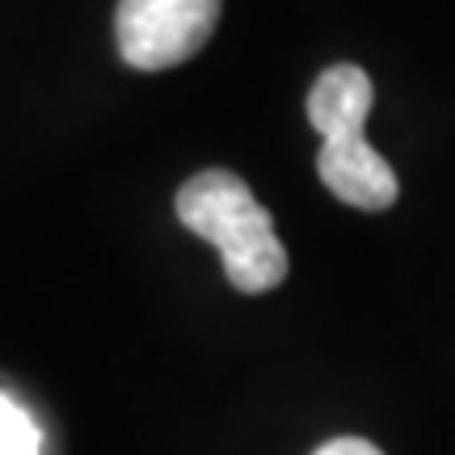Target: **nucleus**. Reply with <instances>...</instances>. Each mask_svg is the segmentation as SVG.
<instances>
[{"label": "nucleus", "mask_w": 455, "mask_h": 455, "mask_svg": "<svg viewBox=\"0 0 455 455\" xmlns=\"http://www.w3.org/2000/svg\"><path fill=\"white\" fill-rule=\"evenodd\" d=\"M371 76L358 64L325 68L308 93V123L321 131V152H316V173L325 190L358 212H388L401 181L392 164L367 144V114H371Z\"/></svg>", "instance_id": "1"}, {"label": "nucleus", "mask_w": 455, "mask_h": 455, "mask_svg": "<svg viewBox=\"0 0 455 455\" xmlns=\"http://www.w3.org/2000/svg\"><path fill=\"white\" fill-rule=\"evenodd\" d=\"M178 220L195 236L215 244L228 283L241 295L275 291L287 278V249L275 232V215L228 169H207L178 190Z\"/></svg>", "instance_id": "2"}, {"label": "nucleus", "mask_w": 455, "mask_h": 455, "mask_svg": "<svg viewBox=\"0 0 455 455\" xmlns=\"http://www.w3.org/2000/svg\"><path fill=\"white\" fill-rule=\"evenodd\" d=\"M224 0H118L114 38L123 64L140 72H164L212 43Z\"/></svg>", "instance_id": "3"}, {"label": "nucleus", "mask_w": 455, "mask_h": 455, "mask_svg": "<svg viewBox=\"0 0 455 455\" xmlns=\"http://www.w3.org/2000/svg\"><path fill=\"white\" fill-rule=\"evenodd\" d=\"M0 455H38V426L9 396H0Z\"/></svg>", "instance_id": "4"}, {"label": "nucleus", "mask_w": 455, "mask_h": 455, "mask_svg": "<svg viewBox=\"0 0 455 455\" xmlns=\"http://www.w3.org/2000/svg\"><path fill=\"white\" fill-rule=\"evenodd\" d=\"M316 455H384V451L367 439H333V443H325Z\"/></svg>", "instance_id": "5"}]
</instances>
